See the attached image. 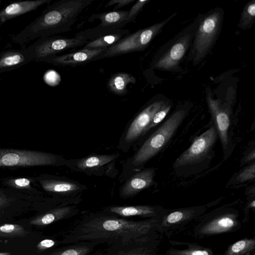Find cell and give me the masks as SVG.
<instances>
[{
	"label": "cell",
	"instance_id": "e0dca14e",
	"mask_svg": "<svg viewBox=\"0 0 255 255\" xmlns=\"http://www.w3.org/2000/svg\"><path fill=\"white\" fill-rule=\"evenodd\" d=\"M52 0H29L12 2L0 10V24L34 10Z\"/></svg>",
	"mask_w": 255,
	"mask_h": 255
},
{
	"label": "cell",
	"instance_id": "e575fe53",
	"mask_svg": "<svg viewBox=\"0 0 255 255\" xmlns=\"http://www.w3.org/2000/svg\"><path fill=\"white\" fill-rule=\"evenodd\" d=\"M86 251H82L81 249L78 248L67 249L58 255H84Z\"/></svg>",
	"mask_w": 255,
	"mask_h": 255
},
{
	"label": "cell",
	"instance_id": "8992f818",
	"mask_svg": "<svg viewBox=\"0 0 255 255\" xmlns=\"http://www.w3.org/2000/svg\"><path fill=\"white\" fill-rule=\"evenodd\" d=\"M176 14V12L174 13L161 22L140 29L133 33H129L115 45L107 48L101 54L98 60L144 50Z\"/></svg>",
	"mask_w": 255,
	"mask_h": 255
},
{
	"label": "cell",
	"instance_id": "7c38bea8",
	"mask_svg": "<svg viewBox=\"0 0 255 255\" xmlns=\"http://www.w3.org/2000/svg\"><path fill=\"white\" fill-rule=\"evenodd\" d=\"M238 216L235 211H224L201 223L197 232L199 235L210 236L233 231L239 228Z\"/></svg>",
	"mask_w": 255,
	"mask_h": 255
},
{
	"label": "cell",
	"instance_id": "83f0119b",
	"mask_svg": "<svg viewBox=\"0 0 255 255\" xmlns=\"http://www.w3.org/2000/svg\"><path fill=\"white\" fill-rule=\"evenodd\" d=\"M27 234V231L20 225L5 224L0 226V237H24Z\"/></svg>",
	"mask_w": 255,
	"mask_h": 255
},
{
	"label": "cell",
	"instance_id": "7402d4cb",
	"mask_svg": "<svg viewBox=\"0 0 255 255\" xmlns=\"http://www.w3.org/2000/svg\"><path fill=\"white\" fill-rule=\"evenodd\" d=\"M254 238L243 239L231 244L225 253V255H250L255 251Z\"/></svg>",
	"mask_w": 255,
	"mask_h": 255
},
{
	"label": "cell",
	"instance_id": "484cf974",
	"mask_svg": "<svg viewBox=\"0 0 255 255\" xmlns=\"http://www.w3.org/2000/svg\"><path fill=\"white\" fill-rule=\"evenodd\" d=\"M255 21V0L249 1L244 7L238 27L245 30L250 28Z\"/></svg>",
	"mask_w": 255,
	"mask_h": 255
},
{
	"label": "cell",
	"instance_id": "6da1fadb",
	"mask_svg": "<svg viewBox=\"0 0 255 255\" xmlns=\"http://www.w3.org/2000/svg\"><path fill=\"white\" fill-rule=\"evenodd\" d=\"M94 0H60L48 6L11 40L21 48L39 38L68 32L79 14Z\"/></svg>",
	"mask_w": 255,
	"mask_h": 255
},
{
	"label": "cell",
	"instance_id": "d4e9b609",
	"mask_svg": "<svg viewBox=\"0 0 255 255\" xmlns=\"http://www.w3.org/2000/svg\"><path fill=\"white\" fill-rule=\"evenodd\" d=\"M70 208H58L33 219L30 222L31 225L44 226L49 225L62 218L69 212Z\"/></svg>",
	"mask_w": 255,
	"mask_h": 255
},
{
	"label": "cell",
	"instance_id": "d6986e66",
	"mask_svg": "<svg viewBox=\"0 0 255 255\" xmlns=\"http://www.w3.org/2000/svg\"><path fill=\"white\" fill-rule=\"evenodd\" d=\"M110 211L124 217L140 216L157 219L166 211L162 208L150 206H117L111 208Z\"/></svg>",
	"mask_w": 255,
	"mask_h": 255
},
{
	"label": "cell",
	"instance_id": "f35d334b",
	"mask_svg": "<svg viewBox=\"0 0 255 255\" xmlns=\"http://www.w3.org/2000/svg\"><path fill=\"white\" fill-rule=\"evenodd\" d=\"M0 255H10L9 253H0Z\"/></svg>",
	"mask_w": 255,
	"mask_h": 255
},
{
	"label": "cell",
	"instance_id": "44dd1931",
	"mask_svg": "<svg viewBox=\"0 0 255 255\" xmlns=\"http://www.w3.org/2000/svg\"><path fill=\"white\" fill-rule=\"evenodd\" d=\"M135 78L126 72H119L112 75L107 83L109 91L117 95L123 96L129 91L127 86L130 84H134Z\"/></svg>",
	"mask_w": 255,
	"mask_h": 255
},
{
	"label": "cell",
	"instance_id": "f1b7e54d",
	"mask_svg": "<svg viewBox=\"0 0 255 255\" xmlns=\"http://www.w3.org/2000/svg\"><path fill=\"white\" fill-rule=\"evenodd\" d=\"M172 106L171 101L167 100L160 109L154 114L145 132L155 127L162 122L170 110Z\"/></svg>",
	"mask_w": 255,
	"mask_h": 255
},
{
	"label": "cell",
	"instance_id": "52a82bcc",
	"mask_svg": "<svg viewBox=\"0 0 255 255\" xmlns=\"http://www.w3.org/2000/svg\"><path fill=\"white\" fill-rule=\"evenodd\" d=\"M88 41L80 37L70 38L53 35L39 38L22 48L31 62H40L45 58L77 47H82Z\"/></svg>",
	"mask_w": 255,
	"mask_h": 255
},
{
	"label": "cell",
	"instance_id": "2e32d148",
	"mask_svg": "<svg viewBox=\"0 0 255 255\" xmlns=\"http://www.w3.org/2000/svg\"><path fill=\"white\" fill-rule=\"evenodd\" d=\"M154 175V168H147L136 173L123 185L121 194L124 197H128L149 188L153 183Z\"/></svg>",
	"mask_w": 255,
	"mask_h": 255
},
{
	"label": "cell",
	"instance_id": "d6a6232c",
	"mask_svg": "<svg viewBox=\"0 0 255 255\" xmlns=\"http://www.w3.org/2000/svg\"><path fill=\"white\" fill-rule=\"evenodd\" d=\"M122 255H152L151 251L144 248H141L127 252Z\"/></svg>",
	"mask_w": 255,
	"mask_h": 255
},
{
	"label": "cell",
	"instance_id": "8fae6325",
	"mask_svg": "<svg viewBox=\"0 0 255 255\" xmlns=\"http://www.w3.org/2000/svg\"><path fill=\"white\" fill-rule=\"evenodd\" d=\"M206 99L209 111L215 123V128L219 136L223 148L229 143V130L231 125V112L220 100L214 99L206 89Z\"/></svg>",
	"mask_w": 255,
	"mask_h": 255
},
{
	"label": "cell",
	"instance_id": "5bb4252c",
	"mask_svg": "<svg viewBox=\"0 0 255 255\" xmlns=\"http://www.w3.org/2000/svg\"><path fill=\"white\" fill-rule=\"evenodd\" d=\"M106 49L88 50L80 49L76 51L45 58L41 60L40 62L61 67H75L83 65L92 61L98 60L101 54Z\"/></svg>",
	"mask_w": 255,
	"mask_h": 255
},
{
	"label": "cell",
	"instance_id": "277c9868",
	"mask_svg": "<svg viewBox=\"0 0 255 255\" xmlns=\"http://www.w3.org/2000/svg\"><path fill=\"white\" fill-rule=\"evenodd\" d=\"M224 12L216 7L204 14L187 54L193 66L200 64L210 52L221 31Z\"/></svg>",
	"mask_w": 255,
	"mask_h": 255
},
{
	"label": "cell",
	"instance_id": "ba28073f",
	"mask_svg": "<svg viewBox=\"0 0 255 255\" xmlns=\"http://www.w3.org/2000/svg\"><path fill=\"white\" fill-rule=\"evenodd\" d=\"M128 13L127 10H116L94 13L89 18V21L95 19L100 23L95 27L88 28L76 33V37L85 38L88 41L98 38L120 29L127 23L126 19Z\"/></svg>",
	"mask_w": 255,
	"mask_h": 255
},
{
	"label": "cell",
	"instance_id": "8d00e7d4",
	"mask_svg": "<svg viewBox=\"0 0 255 255\" xmlns=\"http://www.w3.org/2000/svg\"><path fill=\"white\" fill-rule=\"evenodd\" d=\"M255 158V149H254L251 151L245 157L243 160V164L247 162L253 161H254Z\"/></svg>",
	"mask_w": 255,
	"mask_h": 255
},
{
	"label": "cell",
	"instance_id": "74e56055",
	"mask_svg": "<svg viewBox=\"0 0 255 255\" xmlns=\"http://www.w3.org/2000/svg\"><path fill=\"white\" fill-rule=\"evenodd\" d=\"M4 203V200L2 198H0V206L3 204Z\"/></svg>",
	"mask_w": 255,
	"mask_h": 255
},
{
	"label": "cell",
	"instance_id": "f546056e",
	"mask_svg": "<svg viewBox=\"0 0 255 255\" xmlns=\"http://www.w3.org/2000/svg\"><path fill=\"white\" fill-rule=\"evenodd\" d=\"M255 178V162L245 167L237 175L236 181L238 183H243L254 180Z\"/></svg>",
	"mask_w": 255,
	"mask_h": 255
},
{
	"label": "cell",
	"instance_id": "cb8c5ba5",
	"mask_svg": "<svg viewBox=\"0 0 255 255\" xmlns=\"http://www.w3.org/2000/svg\"><path fill=\"white\" fill-rule=\"evenodd\" d=\"M42 186L45 190L55 193H70L79 188L78 185L74 183L54 180L43 181Z\"/></svg>",
	"mask_w": 255,
	"mask_h": 255
},
{
	"label": "cell",
	"instance_id": "9c48e42d",
	"mask_svg": "<svg viewBox=\"0 0 255 255\" xmlns=\"http://www.w3.org/2000/svg\"><path fill=\"white\" fill-rule=\"evenodd\" d=\"M56 162V156L47 153L13 149L0 150V166L48 165Z\"/></svg>",
	"mask_w": 255,
	"mask_h": 255
},
{
	"label": "cell",
	"instance_id": "ac0fdd59",
	"mask_svg": "<svg viewBox=\"0 0 255 255\" xmlns=\"http://www.w3.org/2000/svg\"><path fill=\"white\" fill-rule=\"evenodd\" d=\"M30 62L22 48L3 51L0 53V73L9 72Z\"/></svg>",
	"mask_w": 255,
	"mask_h": 255
},
{
	"label": "cell",
	"instance_id": "d590c367",
	"mask_svg": "<svg viewBox=\"0 0 255 255\" xmlns=\"http://www.w3.org/2000/svg\"><path fill=\"white\" fill-rule=\"evenodd\" d=\"M14 183L17 186L23 187L28 186L30 184V181L26 178H21L14 180Z\"/></svg>",
	"mask_w": 255,
	"mask_h": 255
},
{
	"label": "cell",
	"instance_id": "7a4b0ae2",
	"mask_svg": "<svg viewBox=\"0 0 255 255\" xmlns=\"http://www.w3.org/2000/svg\"><path fill=\"white\" fill-rule=\"evenodd\" d=\"M158 219L142 221H128L120 219H100L87 223L84 228L82 239L122 237L135 239L145 236L157 228Z\"/></svg>",
	"mask_w": 255,
	"mask_h": 255
},
{
	"label": "cell",
	"instance_id": "4dcf8cb0",
	"mask_svg": "<svg viewBox=\"0 0 255 255\" xmlns=\"http://www.w3.org/2000/svg\"><path fill=\"white\" fill-rule=\"evenodd\" d=\"M150 0H137L129 10L127 17V23L133 21L139 12L142 10L144 6L149 2Z\"/></svg>",
	"mask_w": 255,
	"mask_h": 255
},
{
	"label": "cell",
	"instance_id": "3957f363",
	"mask_svg": "<svg viewBox=\"0 0 255 255\" xmlns=\"http://www.w3.org/2000/svg\"><path fill=\"white\" fill-rule=\"evenodd\" d=\"M204 14L200 13L193 21L163 45L154 55L152 68L175 72L189 51L196 31Z\"/></svg>",
	"mask_w": 255,
	"mask_h": 255
},
{
	"label": "cell",
	"instance_id": "836d02e7",
	"mask_svg": "<svg viewBox=\"0 0 255 255\" xmlns=\"http://www.w3.org/2000/svg\"><path fill=\"white\" fill-rule=\"evenodd\" d=\"M55 244L54 241L50 239H45L40 242L36 247L40 250H45L53 246Z\"/></svg>",
	"mask_w": 255,
	"mask_h": 255
},
{
	"label": "cell",
	"instance_id": "1f68e13d",
	"mask_svg": "<svg viewBox=\"0 0 255 255\" xmlns=\"http://www.w3.org/2000/svg\"><path fill=\"white\" fill-rule=\"evenodd\" d=\"M134 1L135 0H111L107 3L105 7H108L109 6H112V5L116 4V5L113 8V10L116 11L118 10V9L120 8L128 5Z\"/></svg>",
	"mask_w": 255,
	"mask_h": 255
},
{
	"label": "cell",
	"instance_id": "5b68a950",
	"mask_svg": "<svg viewBox=\"0 0 255 255\" xmlns=\"http://www.w3.org/2000/svg\"><path fill=\"white\" fill-rule=\"evenodd\" d=\"M186 115L184 109L175 111L145 141L134 155L132 163L135 165L143 164L160 152L173 136Z\"/></svg>",
	"mask_w": 255,
	"mask_h": 255
},
{
	"label": "cell",
	"instance_id": "4fadbf2b",
	"mask_svg": "<svg viewBox=\"0 0 255 255\" xmlns=\"http://www.w3.org/2000/svg\"><path fill=\"white\" fill-rule=\"evenodd\" d=\"M167 100L160 96L152 100L151 102L138 114L130 124L125 137L126 141L134 140L142 133H144L154 114Z\"/></svg>",
	"mask_w": 255,
	"mask_h": 255
},
{
	"label": "cell",
	"instance_id": "ffe728a7",
	"mask_svg": "<svg viewBox=\"0 0 255 255\" xmlns=\"http://www.w3.org/2000/svg\"><path fill=\"white\" fill-rule=\"evenodd\" d=\"M129 33V30L121 29L92 39L82 47L81 49L88 50L106 49L115 45Z\"/></svg>",
	"mask_w": 255,
	"mask_h": 255
},
{
	"label": "cell",
	"instance_id": "603a6c76",
	"mask_svg": "<svg viewBox=\"0 0 255 255\" xmlns=\"http://www.w3.org/2000/svg\"><path fill=\"white\" fill-rule=\"evenodd\" d=\"M115 155H96L79 160L77 166L80 169H88L103 166L115 160Z\"/></svg>",
	"mask_w": 255,
	"mask_h": 255
},
{
	"label": "cell",
	"instance_id": "9a60e30c",
	"mask_svg": "<svg viewBox=\"0 0 255 255\" xmlns=\"http://www.w3.org/2000/svg\"><path fill=\"white\" fill-rule=\"evenodd\" d=\"M205 211L203 206H197L166 210V212L158 219L157 228L162 231L168 229L177 227L187 223L203 214Z\"/></svg>",
	"mask_w": 255,
	"mask_h": 255
},
{
	"label": "cell",
	"instance_id": "30bf717a",
	"mask_svg": "<svg viewBox=\"0 0 255 255\" xmlns=\"http://www.w3.org/2000/svg\"><path fill=\"white\" fill-rule=\"evenodd\" d=\"M217 136L215 127L212 126L194 139L191 145L175 160L173 166L189 165L203 159L212 148Z\"/></svg>",
	"mask_w": 255,
	"mask_h": 255
},
{
	"label": "cell",
	"instance_id": "ab89813d",
	"mask_svg": "<svg viewBox=\"0 0 255 255\" xmlns=\"http://www.w3.org/2000/svg\"><path fill=\"white\" fill-rule=\"evenodd\" d=\"M0 3H1V0H0Z\"/></svg>",
	"mask_w": 255,
	"mask_h": 255
},
{
	"label": "cell",
	"instance_id": "4316f807",
	"mask_svg": "<svg viewBox=\"0 0 255 255\" xmlns=\"http://www.w3.org/2000/svg\"><path fill=\"white\" fill-rule=\"evenodd\" d=\"M211 249L200 246L196 244H189L188 248L183 250L169 249L165 255H213Z\"/></svg>",
	"mask_w": 255,
	"mask_h": 255
}]
</instances>
